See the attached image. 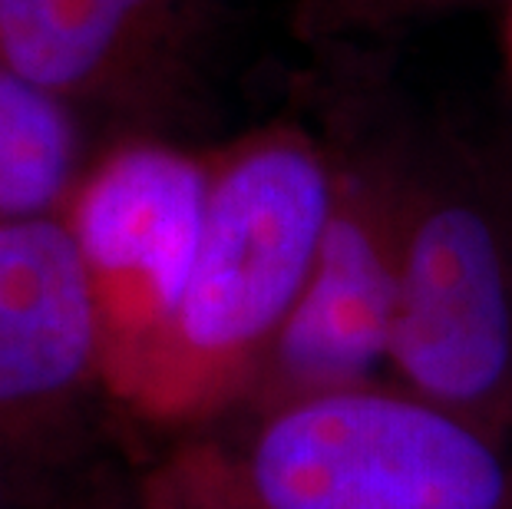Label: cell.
Masks as SVG:
<instances>
[{
    "mask_svg": "<svg viewBox=\"0 0 512 509\" xmlns=\"http://www.w3.org/2000/svg\"><path fill=\"white\" fill-rule=\"evenodd\" d=\"M228 460L265 509H512V437L374 381L261 410Z\"/></svg>",
    "mask_w": 512,
    "mask_h": 509,
    "instance_id": "6da1fadb",
    "label": "cell"
},
{
    "mask_svg": "<svg viewBox=\"0 0 512 509\" xmlns=\"http://www.w3.org/2000/svg\"><path fill=\"white\" fill-rule=\"evenodd\" d=\"M331 222L328 176L301 149H258L212 182L189 288L166 324L182 391L271 348L308 288Z\"/></svg>",
    "mask_w": 512,
    "mask_h": 509,
    "instance_id": "7a4b0ae2",
    "label": "cell"
},
{
    "mask_svg": "<svg viewBox=\"0 0 512 509\" xmlns=\"http://www.w3.org/2000/svg\"><path fill=\"white\" fill-rule=\"evenodd\" d=\"M397 262V387L512 437V268L476 205H440Z\"/></svg>",
    "mask_w": 512,
    "mask_h": 509,
    "instance_id": "3957f363",
    "label": "cell"
},
{
    "mask_svg": "<svg viewBox=\"0 0 512 509\" xmlns=\"http://www.w3.org/2000/svg\"><path fill=\"white\" fill-rule=\"evenodd\" d=\"M209 192L205 172L169 149L139 146L106 162L67 222L96 295L106 285L139 288L136 308L169 324L189 288Z\"/></svg>",
    "mask_w": 512,
    "mask_h": 509,
    "instance_id": "277c9868",
    "label": "cell"
},
{
    "mask_svg": "<svg viewBox=\"0 0 512 509\" xmlns=\"http://www.w3.org/2000/svg\"><path fill=\"white\" fill-rule=\"evenodd\" d=\"M100 298L67 222L0 219V410L73 394L100 351Z\"/></svg>",
    "mask_w": 512,
    "mask_h": 509,
    "instance_id": "5b68a950",
    "label": "cell"
},
{
    "mask_svg": "<svg viewBox=\"0 0 512 509\" xmlns=\"http://www.w3.org/2000/svg\"><path fill=\"white\" fill-rule=\"evenodd\" d=\"M397 262L357 219L334 215L308 288L271 341V381L261 410L370 384L390 357Z\"/></svg>",
    "mask_w": 512,
    "mask_h": 509,
    "instance_id": "8992f818",
    "label": "cell"
},
{
    "mask_svg": "<svg viewBox=\"0 0 512 509\" xmlns=\"http://www.w3.org/2000/svg\"><path fill=\"white\" fill-rule=\"evenodd\" d=\"M149 0H0V70L70 93L110 60Z\"/></svg>",
    "mask_w": 512,
    "mask_h": 509,
    "instance_id": "52a82bcc",
    "label": "cell"
},
{
    "mask_svg": "<svg viewBox=\"0 0 512 509\" xmlns=\"http://www.w3.org/2000/svg\"><path fill=\"white\" fill-rule=\"evenodd\" d=\"M70 169L73 126L60 96L0 70V219L50 215Z\"/></svg>",
    "mask_w": 512,
    "mask_h": 509,
    "instance_id": "ba28073f",
    "label": "cell"
},
{
    "mask_svg": "<svg viewBox=\"0 0 512 509\" xmlns=\"http://www.w3.org/2000/svg\"><path fill=\"white\" fill-rule=\"evenodd\" d=\"M159 509H265V506L245 490L232 460L215 457L185 467L169 483Z\"/></svg>",
    "mask_w": 512,
    "mask_h": 509,
    "instance_id": "9c48e42d",
    "label": "cell"
}]
</instances>
